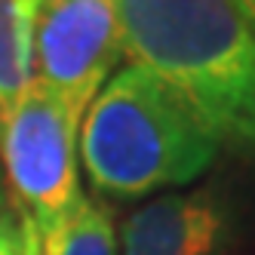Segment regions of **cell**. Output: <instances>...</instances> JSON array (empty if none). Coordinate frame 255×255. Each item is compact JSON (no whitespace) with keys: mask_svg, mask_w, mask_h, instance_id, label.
<instances>
[{"mask_svg":"<svg viewBox=\"0 0 255 255\" xmlns=\"http://www.w3.org/2000/svg\"><path fill=\"white\" fill-rule=\"evenodd\" d=\"M240 212L222 181L169 191L120 222V255H234Z\"/></svg>","mask_w":255,"mask_h":255,"instance_id":"5","label":"cell"},{"mask_svg":"<svg viewBox=\"0 0 255 255\" xmlns=\"http://www.w3.org/2000/svg\"><path fill=\"white\" fill-rule=\"evenodd\" d=\"M123 56L117 0H43L34 34V77L74 114H86Z\"/></svg>","mask_w":255,"mask_h":255,"instance_id":"4","label":"cell"},{"mask_svg":"<svg viewBox=\"0 0 255 255\" xmlns=\"http://www.w3.org/2000/svg\"><path fill=\"white\" fill-rule=\"evenodd\" d=\"M0 255H25L22 209H19V203H12V200L0 206Z\"/></svg>","mask_w":255,"mask_h":255,"instance_id":"8","label":"cell"},{"mask_svg":"<svg viewBox=\"0 0 255 255\" xmlns=\"http://www.w3.org/2000/svg\"><path fill=\"white\" fill-rule=\"evenodd\" d=\"M43 255H120L111 206L99 197H80L56 228L40 234Z\"/></svg>","mask_w":255,"mask_h":255,"instance_id":"7","label":"cell"},{"mask_svg":"<svg viewBox=\"0 0 255 255\" xmlns=\"http://www.w3.org/2000/svg\"><path fill=\"white\" fill-rule=\"evenodd\" d=\"M43 0H0V114L34 83V34Z\"/></svg>","mask_w":255,"mask_h":255,"instance_id":"6","label":"cell"},{"mask_svg":"<svg viewBox=\"0 0 255 255\" xmlns=\"http://www.w3.org/2000/svg\"><path fill=\"white\" fill-rule=\"evenodd\" d=\"M0 206H3V194H0Z\"/></svg>","mask_w":255,"mask_h":255,"instance_id":"11","label":"cell"},{"mask_svg":"<svg viewBox=\"0 0 255 255\" xmlns=\"http://www.w3.org/2000/svg\"><path fill=\"white\" fill-rule=\"evenodd\" d=\"M83 117L37 77L0 114V160L15 200L37 225L56 228L83 197L77 172V135Z\"/></svg>","mask_w":255,"mask_h":255,"instance_id":"3","label":"cell"},{"mask_svg":"<svg viewBox=\"0 0 255 255\" xmlns=\"http://www.w3.org/2000/svg\"><path fill=\"white\" fill-rule=\"evenodd\" d=\"M237 3V9L243 12V19L252 25V31H255V0H234Z\"/></svg>","mask_w":255,"mask_h":255,"instance_id":"10","label":"cell"},{"mask_svg":"<svg viewBox=\"0 0 255 255\" xmlns=\"http://www.w3.org/2000/svg\"><path fill=\"white\" fill-rule=\"evenodd\" d=\"M77 151L93 194L129 203L206 175L222 141L157 71L126 62L86 108Z\"/></svg>","mask_w":255,"mask_h":255,"instance_id":"2","label":"cell"},{"mask_svg":"<svg viewBox=\"0 0 255 255\" xmlns=\"http://www.w3.org/2000/svg\"><path fill=\"white\" fill-rule=\"evenodd\" d=\"M15 203V200H12ZM22 209V206H19ZM22 240H25V255H43L40 252V234H37V225L31 222V215L22 209Z\"/></svg>","mask_w":255,"mask_h":255,"instance_id":"9","label":"cell"},{"mask_svg":"<svg viewBox=\"0 0 255 255\" xmlns=\"http://www.w3.org/2000/svg\"><path fill=\"white\" fill-rule=\"evenodd\" d=\"M126 59L157 71L255 172V31L234 0H117Z\"/></svg>","mask_w":255,"mask_h":255,"instance_id":"1","label":"cell"}]
</instances>
